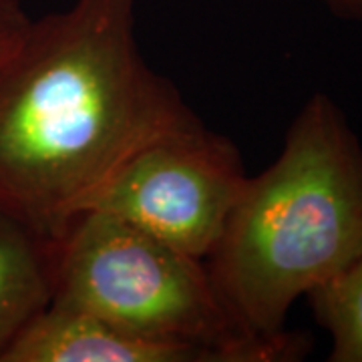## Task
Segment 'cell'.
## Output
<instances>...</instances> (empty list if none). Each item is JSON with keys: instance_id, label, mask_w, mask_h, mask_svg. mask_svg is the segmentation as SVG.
I'll use <instances>...</instances> for the list:
<instances>
[{"instance_id": "52a82bcc", "label": "cell", "mask_w": 362, "mask_h": 362, "mask_svg": "<svg viewBox=\"0 0 362 362\" xmlns=\"http://www.w3.org/2000/svg\"><path fill=\"white\" fill-rule=\"evenodd\" d=\"M312 316L332 338L330 362H362V258L306 294Z\"/></svg>"}, {"instance_id": "6da1fadb", "label": "cell", "mask_w": 362, "mask_h": 362, "mask_svg": "<svg viewBox=\"0 0 362 362\" xmlns=\"http://www.w3.org/2000/svg\"><path fill=\"white\" fill-rule=\"evenodd\" d=\"M137 2L30 18L0 66V209L51 242L137 151L202 123L143 59Z\"/></svg>"}, {"instance_id": "9c48e42d", "label": "cell", "mask_w": 362, "mask_h": 362, "mask_svg": "<svg viewBox=\"0 0 362 362\" xmlns=\"http://www.w3.org/2000/svg\"><path fill=\"white\" fill-rule=\"evenodd\" d=\"M322 2L338 18L362 23V0H322Z\"/></svg>"}, {"instance_id": "3957f363", "label": "cell", "mask_w": 362, "mask_h": 362, "mask_svg": "<svg viewBox=\"0 0 362 362\" xmlns=\"http://www.w3.org/2000/svg\"><path fill=\"white\" fill-rule=\"evenodd\" d=\"M52 300L137 337L206 350L214 362H298L312 350L300 330L238 328L204 259L105 211L78 216L57 242Z\"/></svg>"}, {"instance_id": "7a4b0ae2", "label": "cell", "mask_w": 362, "mask_h": 362, "mask_svg": "<svg viewBox=\"0 0 362 362\" xmlns=\"http://www.w3.org/2000/svg\"><path fill=\"white\" fill-rule=\"evenodd\" d=\"M362 258V143L332 97L314 93L270 168L250 177L206 268L238 328L286 330L298 298Z\"/></svg>"}, {"instance_id": "ba28073f", "label": "cell", "mask_w": 362, "mask_h": 362, "mask_svg": "<svg viewBox=\"0 0 362 362\" xmlns=\"http://www.w3.org/2000/svg\"><path fill=\"white\" fill-rule=\"evenodd\" d=\"M30 18L21 0H0V66L23 39Z\"/></svg>"}, {"instance_id": "5b68a950", "label": "cell", "mask_w": 362, "mask_h": 362, "mask_svg": "<svg viewBox=\"0 0 362 362\" xmlns=\"http://www.w3.org/2000/svg\"><path fill=\"white\" fill-rule=\"evenodd\" d=\"M2 362H214L206 350L137 337L54 302L21 332Z\"/></svg>"}, {"instance_id": "277c9868", "label": "cell", "mask_w": 362, "mask_h": 362, "mask_svg": "<svg viewBox=\"0 0 362 362\" xmlns=\"http://www.w3.org/2000/svg\"><path fill=\"white\" fill-rule=\"evenodd\" d=\"M246 180L235 143L202 121L137 151L87 211L111 214L206 262Z\"/></svg>"}, {"instance_id": "8992f818", "label": "cell", "mask_w": 362, "mask_h": 362, "mask_svg": "<svg viewBox=\"0 0 362 362\" xmlns=\"http://www.w3.org/2000/svg\"><path fill=\"white\" fill-rule=\"evenodd\" d=\"M57 242L0 209V362L54 296Z\"/></svg>"}]
</instances>
